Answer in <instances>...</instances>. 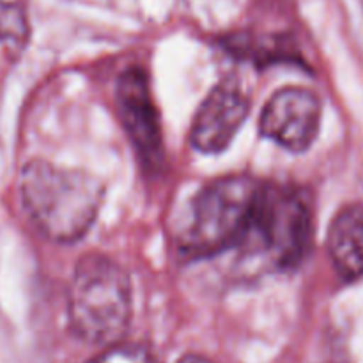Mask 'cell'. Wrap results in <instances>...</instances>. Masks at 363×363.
I'll use <instances>...</instances> for the list:
<instances>
[{
    "label": "cell",
    "instance_id": "6da1fadb",
    "mask_svg": "<svg viewBox=\"0 0 363 363\" xmlns=\"http://www.w3.org/2000/svg\"><path fill=\"white\" fill-rule=\"evenodd\" d=\"M21 201L32 222L59 243L78 241L96 220L103 184L92 174L32 160L21 170Z\"/></svg>",
    "mask_w": 363,
    "mask_h": 363
},
{
    "label": "cell",
    "instance_id": "7a4b0ae2",
    "mask_svg": "<svg viewBox=\"0 0 363 363\" xmlns=\"http://www.w3.org/2000/svg\"><path fill=\"white\" fill-rule=\"evenodd\" d=\"M67 311L71 328L82 340L116 346L131 315V289L124 269L103 254L85 255L71 280Z\"/></svg>",
    "mask_w": 363,
    "mask_h": 363
},
{
    "label": "cell",
    "instance_id": "3957f363",
    "mask_svg": "<svg viewBox=\"0 0 363 363\" xmlns=\"http://www.w3.org/2000/svg\"><path fill=\"white\" fill-rule=\"evenodd\" d=\"M264 183L248 176L215 181L199 194L184 236V250L195 257L245 247L254 229Z\"/></svg>",
    "mask_w": 363,
    "mask_h": 363
},
{
    "label": "cell",
    "instance_id": "277c9868",
    "mask_svg": "<svg viewBox=\"0 0 363 363\" xmlns=\"http://www.w3.org/2000/svg\"><path fill=\"white\" fill-rule=\"evenodd\" d=\"M311 241V208L296 190L264 184L254 229L245 247L268 255L277 266H294Z\"/></svg>",
    "mask_w": 363,
    "mask_h": 363
},
{
    "label": "cell",
    "instance_id": "5b68a950",
    "mask_svg": "<svg viewBox=\"0 0 363 363\" xmlns=\"http://www.w3.org/2000/svg\"><path fill=\"white\" fill-rule=\"evenodd\" d=\"M321 123L318 96L303 87H286L269 98L261 113V131L289 151H305Z\"/></svg>",
    "mask_w": 363,
    "mask_h": 363
},
{
    "label": "cell",
    "instance_id": "8992f818",
    "mask_svg": "<svg viewBox=\"0 0 363 363\" xmlns=\"http://www.w3.org/2000/svg\"><path fill=\"white\" fill-rule=\"evenodd\" d=\"M116 105L123 126L145 162L163 160V137L147 74L138 67L124 71L116 87Z\"/></svg>",
    "mask_w": 363,
    "mask_h": 363
},
{
    "label": "cell",
    "instance_id": "52a82bcc",
    "mask_svg": "<svg viewBox=\"0 0 363 363\" xmlns=\"http://www.w3.org/2000/svg\"><path fill=\"white\" fill-rule=\"evenodd\" d=\"M247 94L236 82H222L202 101L190 140L202 152H220L230 144L248 116Z\"/></svg>",
    "mask_w": 363,
    "mask_h": 363
},
{
    "label": "cell",
    "instance_id": "ba28073f",
    "mask_svg": "<svg viewBox=\"0 0 363 363\" xmlns=\"http://www.w3.org/2000/svg\"><path fill=\"white\" fill-rule=\"evenodd\" d=\"M328 252L340 277L354 280L363 275V204H351L333 218Z\"/></svg>",
    "mask_w": 363,
    "mask_h": 363
},
{
    "label": "cell",
    "instance_id": "9c48e42d",
    "mask_svg": "<svg viewBox=\"0 0 363 363\" xmlns=\"http://www.w3.org/2000/svg\"><path fill=\"white\" fill-rule=\"evenodd\" d=\"M28 35L25 11L16 2L0 0V43L23 45Z\"/></svg>",
    "mask_w": 363,
    "mask_h": 363
},
{
    "label": "cell",
    "instance_id": "30bf717a",
    "mask_svg": "<svg viewBox=\"0 0 363 363\" xmlns=\"http://www.w3.org/2000/svg\"><path fill=\"white\" fill-rule=\"evenodd\" d=\"M89 363H156L151 353L140 346H126V344H116L108 347L105 353L92 358Z\"/></svg>",
    "mask_w": 363,
    "mask_h": 363
},
{
    "label": "cell",
    "instance_id": "8fae6325",
    "mask_svg": "<svg viewBox=\"0 0 363 363\" xmlns=\"http://www.w3.org/2000/svg\"><path fill=\"white\" fill-rule=\"evenodd\" d=\"M177 363H213V362H209L208 358L204 357H197V354H188V357L181 358Z\"/></svg>",
    "mask_w": 363,
    "mask_h": 363
}]
</instances>
